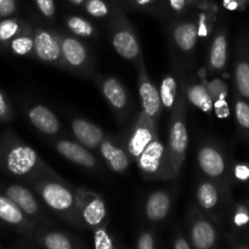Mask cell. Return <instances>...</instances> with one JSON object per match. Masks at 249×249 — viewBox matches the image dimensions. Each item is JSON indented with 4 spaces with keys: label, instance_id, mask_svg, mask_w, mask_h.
Masks as SVG:
<instances>
[{
    "label": "cell",
    "instance_id": "cell-26",
    "mask_svg": "<svg viewBox=\"0 0 249 249\" xmlns=\"http://www.w3.org/2000/svg\"><path fill=\"white\" fill-rule=\"evenodd\" d=\"M9 48L17 56H29L34 53V34L29 31L28 26L24 27L23 31L10 41Z\"/></svg>",
    "mask_w": 249,
    "mask_h": 249
},
{
    "label": "cell",
    "instance_id": "cell-1",
    "mask_svg": "<svg viewBox=\"0 0 249 249\" xmlns=\"http://www.w3.org/2000/svg\"><path fill=\"white\" fill-rule=\"evenodd\" d=\"M0 164L9 174L17 178L39 175L44 173L43 168H48L36 150L15 136H7L0 142Z\"/></svg>",
    "mask_w": 249,
    "mask_h": 249
},
{
    "label": "cell",
    "instance_id": "cell-21",
    "mask_svg": "<svg viewBox=\"0 0 249 249\" xmlns=\"http://www.w3.org/2000/svg\"><path fill=\"white\" fill-rule=\"evenodd\" d=\"M172 207V198L165 191H155L148 196L145 204V214L152 223H160L167 218Z\"/></svg>",
    "mask_w": 249,
    "mask_h": 249
},
{
    "label": "cell",
    "instance_id": "cell-2",
    "mask_svg": "<svg viewBox=\"0 0 249 249\" xmlns=\"http://www.w3.org/2000/svg\"><path fill=\"white\" fill-rule=\"evenodd\" d=\"M174 108L165 151V180H172L179 175L189 146L184 97H179Z\"/></svg>",
    "mask_w": 249,
    "mask_h": 249
},
{
    "label": "cell",
    "instance_id": "cell-31",
    "mask_svg": "<svg viewBox=\"0 0 249 249\" xmlns=\"http://www.w3.org/2000/svg\"><path fill=\"white\" fill-rule=\"evenodd\" d=\"M94 247L96 249H112L114 248V243L111 236L107 232L105 225L99 226L94 231Z\"/></svg>",
    "mask_w": 249,
    "mask_h": 249
},
{
    "label": "cell",
    "instance_id": "cell-37",
    "mask_svg": "<svg viewBox=\"0 0 249 249\" xmlns=\"http://www.w3.org/2000/svg\"><path fill=\"white\" fill-rule=\"evenodd\" d=\"M16 0H0V18H6L16 12Z\"/></svg>",
    "mask_w": 249,
    "mask_h": 249
},
{
    "label": "cell",
    "instance_id": "cell-45",
    "mask_svg": "<svg viewBox=\"0 0 249 249\" xmlns=\"http://www.w3.org/2000/svg\"><path fill=\"white\" fill-rule=\"evenodd\" d=\"M153 0H135V2L138 5H140V6H146V5L151 4Z\"/></svg>",
    "mask_w": 249,
    "mask_h": 249
},
{
    "label": "cell",
    "instance_id": "cell-42",
    "mask_svg": "<svg viewBox=\"0 0 249 249\" xmlns=\"http://www.w3.org/2000/svg\"><path fill=\"white\" fill-rule=\"evenodd\" d=\"M235 175L240 180H247L249 178V168L246 165H237L235 169Z\"/></svg>",
    "mask_w": 249,
    "mask_h": 249
},
{
    "label": "cell",
    "instance_id": "cell-38",
    "mask_svg": "<svg viewBox=\"0 0 249 249\" xmlns=\"http://www.w3.org/2000/svg\"><path fill=\"white\" fill-rule=\"evenodd\" d=\"M136 247L139 249H153L156 247L155 237L150 232H142L139 237Z\"/></svg>",
    "mask_w": 249,
    "mask_h": 249
},
{
    "label": "cell",
    "instance_id": "cell-25",
    "mask_svg": "<svg viewBox=\"0 0 249 249\" xmlns=\"http://www.w3.org/2000/svg\"><path fill=\"white\" fill-rule=\"evenodd\" d=\"M39 243L48 249H73L78 243L71 236L61 232H43L38 237Z\"/></svg>",
    "mask_w": 249,
    "mask_h": 249
},
{
    "label": "cell",
    "instance_id": "cell-7",
    "mask_svg": "<svg viewBox=\"0 0 249 249\" xmlns=\"http://www.w3.org/2000/svg\"><path fill=\"white\" fill-rule=\"evenodd\" d=\"M77 206L85 225L92 229L105 225L107 209L104 199L99 195L88 190H78Z\"/></svg>",
    "mask_w": 249,
    "mask_h": 249
},
{
    "label": "cell",
    "instance_id": "cell-6",
    "mask_svg": "<svg viewBox=\"0 0 249 249\" xmlns=\"http://www.w3.org/2000/svg\"><path fill=\"white\" fill-rule=\"evenodd\" d=\"M157 133V124L155 119L151 118L143 111L141 112L126 142V151L131 160L135 162L139 160L141 153L145 151Z\"/></svg>",
    "mask_w": 249,
    "mask_h": 249
},
{
    "label": "cell",
    "instance_id": "cell-34",
    "mask_svg": "<svg viewBox=\"0 0 249 249\" xmlns=\"http://www.w3.org/2000/svg\"><path fill=\"white\" fill-rule=\"evenodd\" d=\"M207 88H208V90H209V92H211L213 100L219 99V97H223L226 95L225 83L221 82V80H219V79L209 82L208 84H207Z\"/></svg>",
    "mask_w": 249,
    "mask_h": 249
},
{
    "label": "cell",
    "instance_id": "cell-23",
    "mask_svg": "<svg viewBox=\"0 0 249 249\" xmlns=\"http://www.w3.org/2000/svg\"><path fill=\"white\" fill-rule=\"evenodd\" d=\"M228 61V39L224 33H218L212 41L209 50V67L213 71H220Z\"/></svg>",
    "mask_w": 249,
    "mask_h": 249
},
{
    "label": "cell",
    "instance_id": "cell-20",
    "mask_svg": "<svg viewBox=\"0 0 249 249\" xmlns=\"http://www.w3.org/2000/svg\"><path fill=\"white\" fill-rule=\"evenodd\" d=\"M172 38L175 46L181 53H191L197 44L198 29L197 23L191 21H184L175 24L172 31Z\"/></svg>",
    "mask_w": 249,
    "mask_h": 249
},
{
    "label": "cell",
    "instance_id": "cell-9",
    "mask_svg": "<svg viewBox=\"0 0 249 249\" xmlns=\"http://www.w3.org/2000/svg\"><path fill=\"white\" fill-rule=\"evenodd\" d=\"M139 65V95H140L141 106L142 111L146 114L157 121L162 111V101H160V90L150 80L147 75L143 61L141 58L138 62Z\"/></svg>",
    "mask_w": 249,
    "mask_h": 249
},
{
    "label": "cell",
    "instance_id": "cell-15",
    "mask_svg": "<svg viewBox=\"0 0 249 249\" xmlns=\"http://www.w3.org/2000/svg\"><path fill=\"white\" fill-rule=\"evenodd\" d=\"M4 195L12 199L28 216L36 218L38 220L43 219L44 214L41 212L40 206L28 189L21 186V185H9L7 187H5Z\"/></svg>",
    "mask_w": 249,
    "mask_h": 249
},
{
    "label": "cell",
    "instance_id": "cell-3",
    "mask_svg": "<svg viewBox=\"0 0 249 249\" xmlns=\"http://www.w3.org/2000/svg\"><path fill=\"white\" fill-rule=\"evenodd\" d=\"M34 189L51 211L67 219L70 223L82 226V215L77 206V192L73 194L65 182L49 177L41 178L34 182Z\"/></svg>",
    "mask_w": 249,
    "mask_h": 249
},
{
    "label": "cell",
    "instance_id": "cell-11",
    "mask_svg": "<svg viewBox=\"0 0 249 249\" xmlns=\"http://www.w3.org/2000/svg\"><path fill=\"white\" fill-rule=\"evenodd\" d=\"M0 220L17 228L26 236H31L34 231L33 221L6 195H0Z\"/></svg>",
    "mask_w": 249,
    "mask_h": 249
},
{
    "label": "cell",
    "instance_id": "cell-30",
    "mask_svg": "<svg viewBox=\"0 0 249 249\" xmlns=\"http://www.w3.org/2000/svg\"><path fill=\"white\" fill-rule=\"evenodd\" d=\"M235 79L241 96L249 99V63L241 60L235 70Z\"/></svg>",
    "mask_w": 249,
    "mask_h": 249
},
{
    "label": "cell",
    "instance_id": "cell-17",
    "mask_svg": "<svg viewBox=\"0 0 249 249\" xmlns=\"http://www.w3.org/2000/svg\"><path fill=\"white\" fill-rule=\"evenodd\" d=\"M28 119L45 135H55L60 130V122L50 108L44 105H34L28 109Z\"/></svg>",
    "mask_w": 249,
    "mask_h": 249
},
{
    "label": "cell",
    "instance_id": "cell-14",
    "mask_svg": "<svg viewBox=\"0 0 249 249\" xmlns=\"http://www.w3.org/2000/svg\"><path fill=\"white\" fill-rule=\"evenodd\" d=\"M55 148L63 158L74 164L84 168L96 167V158L88 151V147H85L80 142H74L71 140H58L55 143Z\"/></svg>",
    "mask_w": 249,
    "mask_h": 249
},
{
    "label": "cell",
    "instance_id": "cell-44",
    "mask_svg": "<svg viewBox=\"0 0 249 249\" xmlns=\"http://www.w3.org/2000/svg\"><path fill=\"white\" fill-rule=\"evenodd\" d=\"M173 247L175 249H190L192 247V245L187 242V240L185 237H178L174 241V243H173Z\"/></svg>",
    "mask_w": 249,
    "mask_h": 249
},
{
    "label": "cell",
    "instance_id": "cell-36",
    "mask_svg": "<svg viewBox=\"0 0 249 249\" xmlns=\"http://www.w3.org/2000/svg\"><path fill=\"white\" fill-rule=\"evenodd\" d=\"M214 113L216 114V117L219 118H226L230 114V108H229V105L226 102L225 96L219 97V99L214 100Z\"/></svg>",
    "mask_w": 249,
    "mask_h": 249
},
{
    "label": "cell",
    "instance_id": "cell-47",
    "mask_svg": "<svg viewBox=\"0 0 249 249\" xmlns=\"http://www.w3.org/2000/svg\"><path fill=\"white\" fill-rule=\"evenodd\" d=\"M187 2H194V1H196V0H186Z\"/></svg>",
    "mask_w": 249,
    "mask_h": 249
},
{
    "label": "cell",
    "instance_id": "cell-4",
    "mask_svg": "<svg viewBox=\"0 0 249 249\" xmlns=\"http://www.w3.org/2000/svg\"><path fill=\"white\" fill-rule=\"evenodd\" d=\"M165 151L158 133L136 160L141 175L146 180H165Z\"/></svg>",
    "mask_w": 249,
    "mask_h": 249
},
{
    "label": "cell",
    "instance_id": "cell-12",
    "mask_svg": "<svg viewBox=\"0 0 249 249\" xmlns=\"http://www.w3.org/2000/svg\"><path fill=\"white\" fill-rule=\"evenodd\" d=\"M197 160L202 172L212 179H216L225 173V158L223 153L211 143H206L199 147Z\"/></svg>",
    "mask_w": 249,
    "mask_h": 249
},
{
    "label": "cell",
    "instance_id": "cell-8",
    "mask_svg": "<svg viewBox=\"0 0 249 249\" xmlns=\"http://www.w3.org/2000/svg\"><path fill=\"white\" fill-rule=\"evenodd\" d=\"M112 45L121 57L129 61H140L141 50L138 36L128 21H119L112 32Z\"/></svg>",
    "mask_w": 249,
    "mask_h": 249
},
{
    "label": "cell",
    "instance_id": "cell-28",
    "mask_svg": "<svg viewBox=\"0 0 249 249\" xmlns=\"http://www.w3.org/2000/svg\"><path fill=\"white\" fill-rule=\"evenodd\" d=\"M23 22L16 18H2L0 21V44L6 45L24 29Z\"/></svg>",
    "mask_w": 249,
    "mask_h": 249
},
{
    "label": "cell",
    "instance_id": "cell-10",
    "mask_svg": "<svg viewBox=\"0 0 249 249\" xmlns=\"http://www.w3.org/2000/svg\"><path fill=\"white\" fill-rule=\"evenodd\" d=\"M63 62L74 71H87L89 67V51L84 44L74 36H60Z\"/></svg>",
    "mask_w": 249,
    "mask_h": 249
},
{
    "label": "cell",
    "instance_id": "cell-40",
    "mask_svg": "<svg viewBox=\"0 0 249 249\" xmlns=\"http://www.w3.org/2000/svg\"><path fill=\"white\" fill-rule=\"evenodd\" d=\"M197 29H198V38H207L209 36V33H211V22L207 19L206 15L199 16Z\"/></svg>",
    "mask_w": 249,
    "mask_h": 249
},
{
    "label": "cell",
    "instance_id": "cell-19",
    "mask_svg": "<svg viewBox=\"0 0 249 249\" xmlns=\"http://www.w3.org/2000/svg\"><path fill=\"white\" fill-rule=\"evenodd\" d=\"M191 245L197 249H209L216 242V231L213 224L207 219L198 218L192 223L190 229Z\"/></svg>",
    "mask_w": 249,
    "mask_h": 249
},
{
    "label": "cell",
    "instance_id": "cell-29",
    "mask_svg": "<svg viewBox=\"0 0 249 249\" xmlns=\"http://www.w3.org/2000/svg\"><path fill=\"white\" fill-rule=\"evenodd\" d=\"M66 26L73 34L82 38H91L95 34V27L88 19L79 16H70L66 18Z\"/></svg>",
    "mask_w": 249,
    "mask_h": 249
},
{
    "label": "cell",
    "instance_id": "cell-24",
    "mask_svg": "<svg viewBox=\"0 0 249 249\" xmlns=\"http://www.w3.org/2000/svg\"><path fill=\"white\" fill-rule=\"evenodd\" d=\"M197 202L204 211H212L219 202V191L215 184L211 181H203L198 185L196 192Z\"/></svg>",
    "mask_w": 249,
    "mask_h": 249
},
{
    "label": "cell",
    "instance_id": "cell-35",
    "mask_svg": "<svg viewBox=\"0 0 249 249\" xmlns=\"http://www.w3.org/2000/svg\"><path fill=\"white\" fill-rule=\"evenodd\" d=\"M36 4L44 17L53 18V15H55V2H53V0H36Z\"/></svg>",
    "mask_w": 249,
    "mask_h": 249
},
{
    "label": "cell",
    "instance_id": "cell-22",
    "mask_svg": "<svg viewBox=\"0 0 249 249\" xmlns=\"http://www.w3.org/2000/svg\"><path fill=\"white\" fill-rule=\"evenodd\" d=\"M186 95L189 101L204 113L209 114L214 109V100L207 85L194 83L187 87Z\"/></svg>",
    "mask_w": 249,
    "mask_h": 249
},
{
    "label": "cell",
    "instance_id": "cell-41",
    "mask_svg": "<svg viewBox=\"0 0 249 249\" xmlns=\"http://www.w3.org/2000/svg\"><path fill=\"white\" fill-rule=\"evenodd\" d=\"M248 219H249V216H248L247 212H246L245 209H240V211H238L235 215V224L238 226H242V225H245V224L248 223Z\"/></svg>",
    "mask_w": 249,
    "mask_h": 249
},
{
    "label": "cell",
    "instance_id": "cell-32",
    "mask_svg": "<svg viewBox=\"0 0 249 249\" xmlns=\"http://www.w3.org/2000/svg\"><path fill=\"white\" fill-rule=\"evenodd\" d=\"M85 10L90 16L95 17V18H104L109 12L108 5L104 0H87Z\"/></svg>",
    "mask_w": 249,
    "mask_h": 249
},
{
    "label": "cell",
    "instance_id": "cell-39",
    "mask_svg": "<svg viewBox=\"0 0 249 249\" xmlns=\"http://www.w3.org/2000/svg\"><path fill=\"white\" fill-rule=\"evenodd\" d=\"M11 119V109L5 95L0 91V121L7 122Z\"/></svg>",
    "mask_w": 249,
    "mask_h": 249
},
{
    "label": "cell",
    "instance_id": "cell-27",
    "mask_svg": "<svg viewBox=\"0 0 249 249\" xmlns=\"http://www.w3.org/2000/svg\"><path fill=\"white\" fill-rule=\"evenodd\" d=\"M160 101L162 106L167 109H172L177 105L178 99V83L174 75H167L162 79L160 88Z\"/></svg>",
    "mask_w": 249,
    "mask_h": 249
},
{
    "label": "cell",
    "instance_id": "cell-43",
    "mask_svg": "<svg viewBox=\"0 0 249 249\" xmlns=\"http://www.w3.org/2000/svg\"><path fill=\"white\" fill-rule=\"evenodd\" d=\"M186 0H169V4L175 12L184 11L186 7Z\"/></svg>",
    "mask_w": 249,
    "mask_h": 249
},
{
    "label": "cell",
    "instance_id": "cell-18",
    "mask_svg": "<svg viewBox=\"0 0 249 249\" xmlns=\"http://www.w3.org/2000/svg\"><path fill=\"white\" fill-rule=\"evenodd\" d=\"M101 90L113 111L124 114L129 106V97L123 84L116 78H105L101 83Z\"/></svg>",
    "mask_w": 249,
    "mask_h": 249
},
{
    "label": "cell",
    "instance_id": "cell-46",
    "mask_svg": "<svg viewBox=\"0 0 249 249\" xmlns=\"http://www.w3.org/2000/svg\"><path fill=\"white\" fill-rule=\"evenodd\" d=\"M70 1L73 2V4H75V5H82L85 0H70Z\"/></svg>",
    "mask_w": 249,
    "mask_h": 249
},
{
    "label": "cell",
    "instance_id": "cell-16",
    "mask_svg": "<svg viewBox=\"0 0 249 249\" xmlns=\"http://www.w3.org/2000/svg\"><path fill=\"white\" fill-rule=\"evenodd\" d=\"M72 131L78 142L88 148H97L105 140V134L96 124L83 118H74L72 121Z\"/></svg>",
    "mask_w": 249,
    "mask_h": 249
},
{
    "label": "cell",
    "instance_id": "cell-5",
    "mask_svg": "<svg viewBox=\"0 0 249 249\" xmlns=\"http://www.w3.org/2000/svg\"><path fill=\"white\" fill-rule=\"evenodd\" d=\"M34 34V55L45 63L58 66L65 65L61 48L60 34L53 33L44 28H36Z\"/></svg>",
    "mask_w": 249,
    "mask_h": 249
},
{
    "label": "cell",
    "instance_id": "cell-33",
    "mask_svg": "<svg viewBox=\"0 0 249 249\" xmlns=\"http://www.w3.org/2000/svg\"><path fill=\"white\" fill-rule=\"evenodd\" d=\"M236 119L246 130H249V105L243 100H237L235 105Z\"/></svg>",
    "mask_w": 249,
    "mask_h": 249
},
{
    "label": "cell",
    "instance_id": "cell-13",
    "mask_svg": "<svg viewBox=\"0 0 249 249\" xmlns=\"http://www.w3.org/2000/svg\"><path fill=\"white\" fill-rule=\"evenodd\" d=\"M100 153L112 172L122 174V173L126 172V169L129 168L131 158L128 151L124 150L113 139L108 138L102 141V143L100 145Z\"/></svg>",
    "mask_w": 249,
    "mask_h": 249
}]
</instances>
